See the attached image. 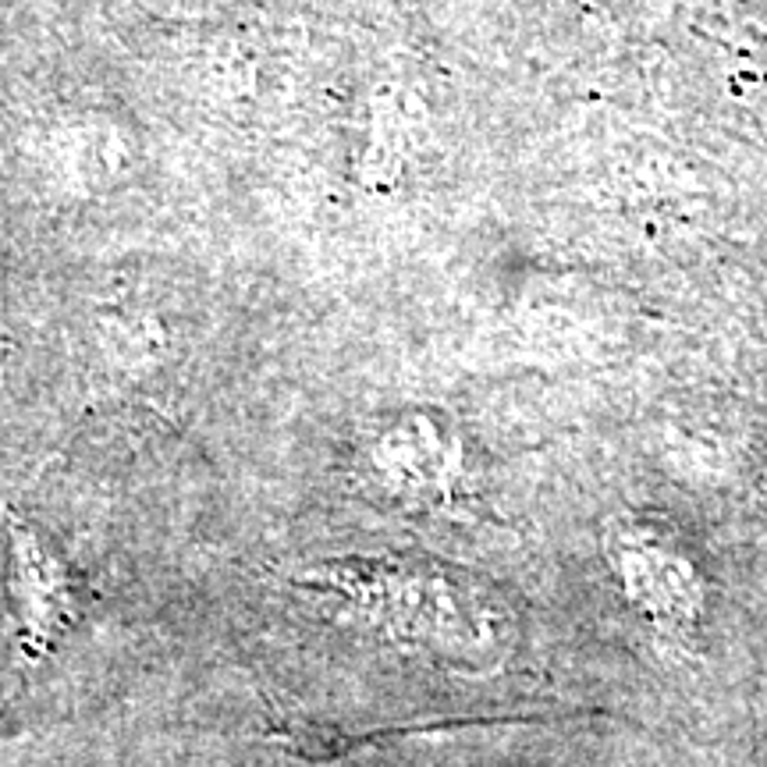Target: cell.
<instances>
[{"instance_id":"1","label":"cell","mask_w":767,"mask_h":767,"mask_svg":"<svg viewBox=\"0 0 767 767\" xmlns=\"http://www.w3.org/2000/svg\"><path fill=\"white\" fill-rule=\"evenodd\" d=\"M8 519V600L14 618V678L25 682L78 629L86 586L65 544L32 515L4 501Z\"/></svg>"}]
</instances>
